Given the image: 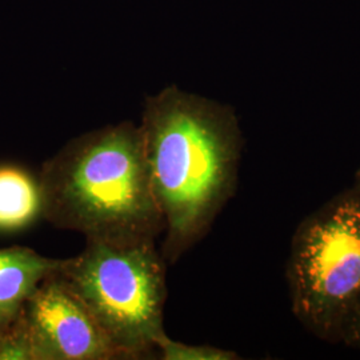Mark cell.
<instances>
[{"label":"cell","instance_id":"obj_5","mask_svg":"<svg viewBox=\"0 0 360 360\" xmlns=\"http://www.w3.org/2000/svg\"><path fill=\"white\" fill-rule=\"evenodd\" d=\"M16 323L26 336L32 360L120 359L60 270L41 281Z\"/></svg>","mask_w":360,"mask_h":360},{"label":"cell","instance_id":"obj_1","mask_svg":"<svg viewBox=\"0 0 360 360\" xmlns=\"http://www.w3.org/2000/svg\"><path fill=\"white\" fill-rule=\"evenodd\" d=\"M139 127L165 221L160 254L174 264L206 236L236 191L242 131L230 105L175 86L146 98Z\"/></svg>","mask_w":360,"mask_h":360},{"label":"cell","instance_id":"obj_6","mask_svg":"<svg viewBox=\"0 0 360 360\" xmlns=\"http://www.w3.org/2000/svg\"><path fill=\"white\" fill-rule=\"evenodd\" d=\"M62 264L63 259L43 257L28 247L0 250V334L18 319L41 281Z\"/></svg>","mask_w":360,"mask_h":360},{"label":"cell","instance_id":"obj_4","mask_svg":"<svg viewBox=\"0 0 360 360\" xmlns=\"http://www.w3.org/2000/svg\"><path fill=\"white\" fill-rule=\"evenodd\" d=\"M285 279L296 319L316 338L336 343L360 299V196L352 187L300 221Z\"/></svg>","mask_w":360,"mask_h":360},{"label":"cell","instance_id":"obj_7","mask_svg":"<svg viewBox=\"0 0 360 360\" xmlns=\"http://www.w3.org/2000/svg\"><path fill=\"white\" fill-rule=\"evenodd\" d=\"M43 214L38 178L15 166H0V231H18Z\"/></svg>","mask_w":360,"mask_h":360},{"label":"cell","instance_id":"obj_9","mask_svg":"<svg viewBox=\"0 0 360 360\" xmlns=\"http://www.w3.org/2000/svg\"><path fill=\"white\" fill-rule=\"evenodd\" d=\"M336 343L360 349V299L342 323Z\"/></svg>","mask_w":360,"mask_h":360},{"label":"cell","instance_id":"obj_10","mask_svg":"<svg viewBox=\"0 0 360 360\" xmlns=\"http://www.w3.org/2000/svg\"><path fill=\"white\" fill-rule=\"evenodd\" d=\"M352 188L359 193L360 196V168L356 171L355 174V178H354V184H352Z\"/></svg>","mask_w":360,"mask_h":360},{"label":"cell","instance_id":"obj_3","mask_svg":"<svg viewBox=\"0 0 360 360\" xmlns=\"http://www.w3.org/2000/svg\"><path fill=\"white\" fill-rule=\"evenodd\" d=\"M60 274L90 309L120 359L153 354L163 330L166 260L155 243L111 245L87 240Z\"/></svg>","mask_w":360,"mask_h":360},{"label":"cell","instance_id":"obj_8","mask_svg":"<svg viewBox=\"0 0 360 360\" xmlns=\"http://www.w3.org/2000/svg\"><path fill=\"white\" fill-rule=\"evenodd\" d=\"M156 348L165 360H236L240 356L229 349L212 347L208 345H184L175 342L163 334L156 342Z\"/></svg>","mask_w":360,"mask_h":360},{"label":"cell","instance_id":"obj_2","mask_svg":"<svg viewBox=\"0 0 360 360\" xmlns=\"http://www.w3.org/2000/svg\"><path fill=\"white\" fill-rule=\"evenodd\" d=\"M38 179L41 217L87 240L155 243L165 230L141 127L129 122L70 141L41 166Z\"/></svg>","mask_w":360,"mask_h":360}]
</instances>
